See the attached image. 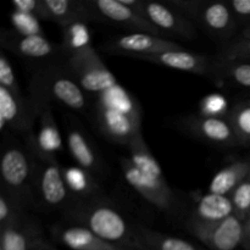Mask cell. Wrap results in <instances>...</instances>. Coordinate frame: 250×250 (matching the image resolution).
Listing matches in <instances>:
<instances>
[{
    "instance_id": "1",
    "label": "cell",
    "mask_w": 250,
    "mask_h": 250,
    "mask_svg": "<svg viewBox=\"0 0 250 250\" xmlns=\"http://www.w3.org/2000/svg\"><path fill=\"white\" fill-rule=\"evenodd\" d=\"M67 224L83 226L100 238L127 250H143L134 222L105 195L73 200L62 211Z\"/></svg>"
},
{
    "instance_id": "2",
    "label": "cell",
    "mask_w": 250,
    "mask_h": 250,
    "mask_svg": "<svg viewBox=\"0 0 250 250\" xmlns=\"http://www.w3.org/2000/svg\"><path fill=\"white\" fill-rule=\"evenodd\" d=\"M89 112L100 134L114 144L127 148L142 132L141 104L120 83L93 97Z\"/></svg>"
},
{
    "instance_id": "3",
    "label": "cell",
    "mask_w": 250,
    "mask_h": 250,
    "mask_svg": "<svg viewBox=\"0 0 250 250\" xmlns=\"http://www.w3.org/2000/svg\"><path fill=\"white\" fill-rule=\"evenodd\" d=\"M28 98L38 119L41 112L54 103L82 115H87L90 109L88 94L75 80L65 60L48 61L33 71Z\"/></svg>"
},
{
    "instance_id": "4",
    "label": "cell",
    "mask_w": 250,
    "mask_h": 250,
    "mask_svg": "<svg viewBox=\"0 0 250 250\" xmlns=\"http://www.w3.org/2000/svg\"><path fill=\"white\" fill-rule=\"evenodd\" d=\"M0 189L19 200L24 208L34 205V158L27 146L9 144L0 161Z\"/></svg>"
},
{
    "instance_id": "5",
    "label": "cell",
    "mask_w": 250,
    "mask_h": 250,
    "mask_svg": "<svg viewBox=\"0 0 250 250\" xmlns=\"http://www.w3.org/2000/svg\"><path fill=\"white\" fill-rule=\"evenodd\" d=\"M62 168L59 160L43 161L34 158V205L44 210H60L62 212L73 202L63 178Z\"/></svg>"
},
{
    "instance_id": "6",
    "label": "cell",
    "mask_w": 250,
    "mask_h": 250,
    "mask_svg": "<svg viewBox=\"0 0 250 250\" xmlns=\"http://www.w3.org/2000/svg\"><path fill=\"white\" fill-rule=\"evenodd\" d=\"M65 62L88 95L102 94L119 83L92 44L66 55Z\"/></svg>"
},
{
    "instance_id": "7",
    "label": "cell",
    "mask_w": 250,
    "mask_h": 250,
    "mask_svg": "<svg viewBox=\"0 0 250 250\" xmlns=\"http://www.w3.org/2000/svg\"><path fill=\"white\" fill-rule=\"evenodd\" d=\"M248 222L237 215L217 222H199L188 220L186 227L208 250H237L243 248Z\"/></svg>"
},
{
    "instance_id": "8",
    "label": "cell",
    "mask_w": 250,
    "mask_h": 250,
    "mask_svg": "<svg viewBox=\"0 0 250 250\" xmlns=\"http://www.w3.org/2000/svg\"><path fill=\"white\" fill-rule=\"evenodd\" d=\"M176 126L182 133L215 148H241L238 137L227 117L205 116L198 112L177 119Z\"/></svg>"
},
{
    "instance_id": "9",
    "label": "cell",
    "mask_w": 250,
    "mask_h": 250,
    "mask_svg": "<svg viewBox=\"0 0 250 250\" xmlns=\"http://www.w3.org/2000/svg\"><path fill=\"white\" fill-rule=\"evenodd\" d=\"M120 167L129 187L133 188L146 202L150 203L164 214L177 212L180 203L165 178L161 180V178L150 177L141 172L132 164L128 156L120 159Z\"/></svg>"
},
{
    "instance_id": "10",
    "label": "cell",
    "mask_w": 250,
    "mask_h": 250,
    "mask_svg": "<svg viewBox=\"0 0 250 250\" xmlns=\"http://www.w3.org/2000/svg\"><path fill=\"white\" fill-rule=\"evenodd\" d=\"M63 124L68 153L76 165L97 178L106 177L109 173L106 163L84 127L75 117L67 115L63 116Z\"/></svg>"
},
{
    "instance_id": "11",
    "label": "cell",
    "mask_w": 250,
    "mask_h": 250,
    "mask_svg": "<svg viewBox=\"0 0 250 250\" xmlns=\"http://www.w3.org/2000/svg\"><path fill=\"white\" fill-rule=\"evenodd\" d=\"M99 48L100 50L110 55L126 56L128 59L185 49L181 44L168 38H163L149 33H141V32L110 37L100 44Z\"/></svg>"
},
{
    "instance_id": "12",
    "label": "cell",
    "mask_w": 250,
    "mask_h": 250,
    "mask_svg": "<svg viewBox=\"0 0 250 250\" xmlns=\"http://www.w3.org/2000/svg\"><path fill=\"white\" fill-rule=\"evenodd\" d=\"M84 1L89 10L92 21L166 38L165 34L153 26L148 20L122 5L120 0H84Z\"/></svg>"
},
{
    "instance_id": "13",
    "label": "cell",
    "mask_w": 250,
    "mask_h": 250,
    "mask_svg": "<svg viewBox=\"0 0 250 250\" xmlns=\"http://www.w3.org/2000/svg\"><path fill=\"white\" fill-rule=\"evenodd\" d=\"M38 119L28 97L16 94L0 87V129L21 134L26 138L34 132V122Z\"/></svg>"
},
{
    "instance_id": "14",
    "label": "cell",
    "mask_w": 250,
    "mask_h": 250,
    "mask_svg": "<svg viewBox=\"0 0 250 250\" xmlns=\"http://www.w3.org/2000/svg\"><path fill=\"white\" fill-rule=\"evenodd\" d=\"M194 24L203 29L210 38L219 42L220 46L236 38L239 24L227 1L205 0L198 12Z\"/></svg>"
},
{
    "instance_id": "15",
    "label": "cell",
    "mask_w": 250,
    "mask_h": 250,
    "mask_svg": "<svg viewBox=\"0 0 250 250\" xmlns=\"http://www.w3.org/2000/svg\"><path fill=\"white\" fill-rule=\"evenodd\" d=\"M0 45L2 50L10 51L27 60L46 61L58 55L65 56L61 45L51 43L44 34L26 36L15 29L2 28L0 31Z\"/></svg>"
},
{
    "instance_id": "16",
    "label": "cell",
    "mask_w": 250,
    "mask_h": 250,
    "mask_svg": "<svg viewBox=\"0 0 250 250\" xmlns=\"http://www.w3.org/2000/svg\"><path fill=\"white\" fill-rule=\"evenodd\" d=\"M132 59L164 66L167 68H173L177 71H183V72L193 73V75L202 76V77L211 81L215 55L192 53V51L182 49V50L165 51V53L154 54V55L134 56Z\"/></svg>"
},
{
    "instance_id": "17",
    "label": "cell",
    "mask_w": 250,
    "mask_h": 250,
    "mask_svg": "<svg viewBox=\"0 0 250 250\" xmlns=\"http://www.w3.org/2000/svg\"><path fill=\"white\" fill-rule=\"evenodd\" d=\"M144 17L165 36L172 34L186 41H193L198 36L195 24L164 1L144 0Z\"/></svg>"
},
{
    "instance_id": "18",
    "label": "cell",
    "mask_w": 250,
    "mask_h": 250,
    "mask_svg": "<svg viewBox=\"0 0 250 250\" xmlns=\"http://www.w3.org/2000/svg\"><path fill=\"white\" fill-rule=\"evenodd\" d=\"M38 133H32L24 138L27 149L38 160L53 161L56 159V151L62 149L60 132L53 115V106H48L39 116Z\"/></svg>"
},
{
    "instance_id": "19",
    "label": "cell",
    "mask_w": 250,
    "mask_h": 250,
    "mask_svg": "<svg viewBox=\"0 0 250 250\" xmlns=\"http://www.w3.org/2000/svg\"><path fill=\"white\" fill-rule=\"evenodd\" d=\"M51 236L71 250H127L100 238L88 229L78 225H55L51 229Z\"/></svg>"
},
{
    "instance_id": "20",
    "label": "cell",
    "mask_w": 250,
    "mask_h": 250,
    "mask_svg": "<svg viewBox=\"0 0 250 250\" xmlns=\"http://www.w3.org/2000/svg\"><path fill=\"white\" fill-rule=\"evenodd\" d=\"M41 236H44L41 226L26 214L15 224L0 229V250H32Z\"/></svg>"
},
{
    "instance_id": "21",
    "label": "cell",
    "mask_w": 250,
    "mask_h": 250,
    "mask_svg": "<svg viewBox=\"0 0 250 250\" xmlns=\"http://www.w3.org/2000/svg\"><path fill=\"white\" fill-rule=\"evenodd\" d=\"M234 214L233 203L229 195L208 192L197 199L188 220L199 222H217Z\"/></svg>"
},
{
    "instance_id": "22",
    "label": "cell",
    "mask_w": 250,
    "mask_h": 250,
    "mask_svg": "<svg viewBox=\"0 0 250 250\" xmlns=\"http://www.w3.org/2000/svg\"><path fill=\"white\" fill-rule=\"evenodd\" d=\"M48 21H53L61 29L77 22H90L89 10L84 0H44Z\"/></svg>"
},
{
    "instance_id": "23",
    "label": "cell",
    "mask_w": 250,
    "mask_h": 250,
    "mask_svg": "<svg viewBox=\"0 0 250 250\" xmlns=\"http://www.w3.org/2000/svg\"><path fill=\"white\" fill-rule=\"evenodd\" d=\"M211 82L217 87L233 84L250 90V62L221 60L215 55Z\"/></svg>"
},
{
    "instance_id": "24",
    "label": "cell",
    "mask_w": 250,
    "mask_h": 250,
    "mask_svg": "<svg viewBox=\"0 0 250 250\" xmlns=\"http://www.w3.org/2000/svg\"><path fill=\"white\" fill-rule=\"evenodd\" d=\"M134 229L143 250H208L186 239L149 229L138 222H134Z\"/></svg>"
},
{
    "instance_id": "25",
    "label": "cell",
    "mask_w": 250,
    "mask_h": 250,
    "mask_svg": "<svg viewBox=\"0 0 250 250\" xmlns=\"http://www.w3.org/2000/svg\"><path fill=\"white\" fill-rule=\"evenodd\" d=\"M249 172L250 158L237 159L215 173L208 192L221 195H231Z\"/></svg>"
},
{
    "instance_id": "26",
    "label": "cell",
    "mask_w": 250,
    "mask_h": 250,
    "mask_svg": "<svg viewBox=\"0 0 250 250\" xmlns=\"http://www.w3.org/2000/svg\"><path fill=\"white\" fill-rule=\"evenodd\" d=\"M63 178L73 200H83L103 194L98 178L80 166H63Z\"/></svg>"
},
{
    "instance_id": "27",
    "label": "cell",
    "mask_w": 250,
    "mask_h": 250,
    "mask_svg": "<svg viewBox=\"0 0 250 250\" xmlns=\"http://www.w3.org/2000/svg\"><path fill=\"white\" fill-rule=\"evenodd\" d=\"M129 151V160L132 161L134 166L138 168L141 172L155 178H165L163 170L159 165L158 160L153 153L149 149L146 139H144L143 133H138L127 146Z\"/></svg>"
},
{
    "instance_id": "28",
    "label": "cell",
    "mask_w": 250,
    "mask_h": 250,
    "mask_svg": "<svg viewBox=\"0 0 250 250\" xmlns=\"http://www.w3.org/2000/svg\"><path fill=\"white\" fill-rule=\"evenodd\" d=\"M227 120L233 127L241 146H250V99L241 100L229 107Z\"/></svg>"
},
{
    "instance_id": "29",
    "label": "cell",
    "mask_w": 250,
    "mask_h": 250,
    "mask_svg": "<svg viewBox=\"0 0 250 250\" xmlns=\"http://www.w3.org/2000/svg\"><path fill=\"white\" fill-rule=\"evenodd\" d=\"M84 23L85 22H77V23L70 24V26L62 28L63 41L60 45L65 54V58L72 51L84 48L90 44L89 32Z\"/></svg>"
},
{
    "instance_id": "30",
    "label": "cell",
    "mask_w": 250,
    "mask_h": 250,
    "mask_svg": "<svg viewBox=\"0 0 250 250\" xmlns=\"http://www.w3.org/2000/svg\"><path fill=\"white\" fill-rule=\"evenodd\" d=\"M216 56L221 60L250 62V38L236 37L231 42L220 46Z\"/></svg>"
},
{
    "instance_id": "31",
    "label": "cell",
    "mask_w": 250,
    "mask_h": 250,
    "mask_svg": "<svg viewBox=\"0 0 250 250\" xmlns=\"http://www.w3.org/2000/svg\"><path fill=\"white\" fill-rule=\"evenodd\" d=\"M24 210L26 208L19 200L0 189V229L19 221L26 215Z\"/></svg>"
},
{
    "instance_id": "32",
    "label": "cell",
    "mask_w": 250,
    "mask_h": 250,
    "mask_svg": "<svg viewBox=\"0 0 250 250\" xmlns=\"http://www.w3.org/2000/svg\"><path fill=\"white\" fill-rule=\"evenodd\" d=\"M234 208V215L243 221L249 222L250 220V172L246 178L239 183L238 187L233 190L231 195Z\"/></svg>"
},
{
    "instance_id": "33",
    "label": "cell",
    "mask_w": 250,
    "mask_h": 250,
    "mask_svg": "<svg viewBox=\"0 0 250 250\" xmlns=\"http://www.w3.org/2000/svg\"><path fill=\"white\" fill-rule=\"evenodd\" d=\"M229 106L227 100L221 94H209L200 102L199 114L211 117H226Z\"/></svg>"
},
{
    "instance_id": "34",
    "label": "cell",
    "mask_w": 250,
    "mask_h": 250,
    "mask_svg": "<svg viewBox=\"0 0 250 250\" xmlns=\"http://www.w3.org/2000/svg\"><path fill=\"white\" fill-rule=\"evenodd\" d=\"M11 21L14 29L21 34L26 36H34V34H43L42 27L39 24V20L31 15L21 14L14 11L11 14Z\"/></svg>"
},
{
    "instance_id": "35",
    "label": "cell",
    "mask_w": 250,
    "mask_h": 250,
    "mask_svg": "<svg viewBox=\"0 0 250 250\" xmlns=\"http://www.w3.org/2000/svg\"><path fill=\"white\" fill-rule=\"evenodd\" d=\"M0 87L10 90L16 94H23L17 83L16 76H15L10 60L5 55V50L0 53Z\"/></svg>"
},
{
    "instance_id": "36",
    "label": "cell",
    "mask_w": 250,
    "mask_h": 250,
    "mask_svg": "<svg viewBox=\"0 0 250 250\" xmlns=\"http://www.w3.org/2000/svg\"><path fill=\"white\" fill-rule=\"evenodd\" d=\"M14 11L31 15L39 21H48V14L44 0H14Z\"/></svg>"
},
{
    "instance_id": "37",
    "label": "cell",
    "mask_w": 250,
    "mask_h": 250,
    "mask_svg": "<svg viewBox=\"0 0 250 250\" xmlns=\"http://www.w3.org/2000/svg\"><path fill=\"white\" fill-rule=\"evenodd\" d=\"M204 1L205 0H165L164 2L194 23L195 17L202 9Z\"/></svg>"
},
{
    "instance_id": "38",
    "label": "cell",
    "mask_w": 250,
    "mask_h": 250,
    "mask_svg": "<svg viewBox=\"0 0 250 250\" xmlns=\"http://www.w3.org/2000/svg\"><path fill=\"white\" fill-rule=\"evenodd\" d=\"M239 26L250 24V0H227Z\"/></svg>"
},
{
    "instance_id": "39",
    "label": "cell",
    "mask_w": 250,
    "mask_h": 250,
    "mask_svg": "<svg viewBox=\"0 0 250 250\" xmlns=\"http://www.w3.org/2000/svg\"><path fill=\"white\" fill-rule=\"evenodd\" d=\"M122 5L131 9L139 16L144 17V0H120ZM146 19V17H144Z\"/></svg>"
},
{
    "instance_id": "40",
    "label": "cell",
    "mask_w": 250,
    "mask_h": 250,
    "mask_svg": "<svg viewBox=\"0 0 250 250\" xmlns=\"http://www.w3.org/2000/svg\"><path fill=\"white\" fill-rule=\"evenodd\" d=\"M32 250H58V249H56V247L54 246L51 242H49L45 237L41 236L34 241L33 248H32Z\"/></svg>"
},
{
    "instance_id": "41",
    "label": "cell",
    "mask_w": 250,
    "mask_h": 250,
    "mask_svg": "<svg viewBox=\"0 0 250 250\" xmlns=\"http://www.w3.org/2000/svg\"><path fill=\"white\" fill-rule=\"evenodd\" d=\"M243 248L246 250H250V220L248 222V226H247V234H246V239H244Z\"/></svg>"
},
{
    "instance_id": "42",
    "label": "cell",
    "mask_w": 250,
    "mask_h": 250,
    "mask_svg": "<svg viewBox=\"0 0 250 250\" xmlns=\"http://www.w3.org/2000/svg\"><path fill=\"white\" fill-rule=\"evenodd\" d=\"M239 36L244 37V38H250V24L243 27V29L241 31V34H239Z\"/></svg>"
}]
</instances>
